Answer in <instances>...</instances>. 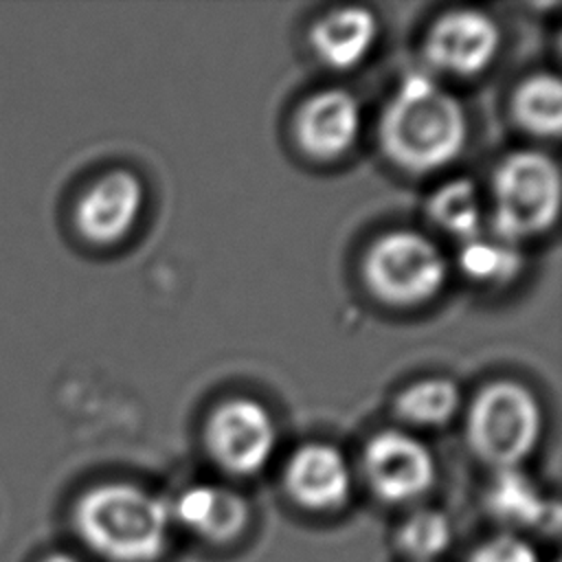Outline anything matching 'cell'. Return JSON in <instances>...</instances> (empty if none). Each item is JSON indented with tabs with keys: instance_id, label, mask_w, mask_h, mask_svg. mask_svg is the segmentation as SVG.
Segmentation results:
<instances>
[{
	"instance_id": "e0dca14e",
	"label": "cell",
	"mask_w": 562,
	"mask_h": 562,
	"mask_svg": "<svg viewBox=\"0 0 562 562\" xmlns=\"http://www.w3.org/2000/svg\"><path fill=\"white\" fill-rule=\"evenodd\" d=\"M428 215L443 233L461 241L481 235L483 204L476 184L468 178L443 182L428 200Z\"/></svg>"
},
{
	"instance_id": "9a60e30c",
	"label": "cell",
	"mask_w": 562,
	"mask_h": 562,
	"mask_svg": "<svg viewBox=\"0 0 562 562\" xmlns=\"http://www.w3.org/2000/svg\"><path fill=\"white\" fill-rule=\"evenodd\" d=\"M520 244L498 235H476L463 241L459 252L461 272L479 285H507L522 270Z\"/></svg>"
},
{
	"instance_id": "5b68a950",
	"label": "cell",
	"mask_w": 562,
	"mask_h": 562,
	"mask_svg": "<svg viewBox=\"0 0 562 562\" xmlns=\"http://www.w3.org/2000/svg\"><path fill=\"white\" fill-rule=\"evenodd\" d=\"M362 277L378 301L391 307H415L443 290L448 261L426 235L391 231L367 250Z\"/></svg>"
},
{
	"instance_id": "3957f363",
	"label": "cell",
	"mask_w": 562,
	"mask_h": 562,
	"mask_svg": "<svg viewBox=\"0 0 562 562\" xmlns=\"http://www.w3.org/2000/svg\"><path fill=\"white\" fill-rule=\"evenodd\" d=\"M560 211V169L536 149L507 154L492 180L494 235L520 244L547 233Z\"/></svg>"
},
{
	"instance_id": "8fae6325",
	"label": "cell",
	"mask_w": 562,
	"mask_h": 562,
	"mask_svg": "<svg viewBox=\"0 0 562 562\" xmlns=\"http://www.w3.org/2000/svg\"><path fill=\"white\" fill-rule=\"evenodd\" d=\"M285 487L307 509H338L351 490V472L345 454L329 443L301 446L288 461Z\"/></svg>"
},
{
	"instance_id": "52a82bcc",
	"label": "cell",
	"mask_w": 562,
	"mask_h": 562,
	"mask_svg": "<svg viewBox=\"0 0 562 562\" xmlns=\"http://www.w3.org/2000/svg\"><path fill=\"white\" fill-rule=\"evenodd\" d=\"M501 46L498 24L479 9L441 13L424 40L426 61L450 77H474L496 57Z\"/></svg>"
},
{
	"instance_id": "2e32d148",
	"label": "cell",
	"mask_w": 562,
	"mask_h": 562,
	"mask_svg": "<svg viewBox=\"0 0 562 562\" xmlns=\"http://www.w3.org/2000/svg\"><path fill=\"white\" fill-rule=\"evenodd\" d=\"M512 114L533 136H558L562 127V86L555 75L540 72L518 86Z\"/></svg>"
},
{
	"instance_id": "9c48e42d",
	"label": "cell",
	"mask_w": 562,
	"mask_h": 562,
	"mask_svg": "<svg viewBox=\"0 0 562 562\" xmlns=\"http://www.w3.org/2000/svg\"><path fill=\"white\" fill-rule=\"evenodd\" d=\"M143 182L127 169L97 178L75 206L79 235L94 246H112L130 235L143 211Z\"/></svg>"
},
{
	"instance_id": "6da1fadb",
	"label": "cell",
	"mask_w": 562,
	"mask_h": 562,
	"mask_svg": "<svg viewBox=\"0 0 562 562\" xmlns=\"http://www.w3.org/2000/svg\"><path fill=\"white\" fill-rule=\"evenodd\" d=\"M382 154L397 169L422 176L448 167L468 140V116L454 94L428 72H411L378 123Z\"/></svg>"
},
{
	"instance_id": "7c38bea8",
	"label": "cell",
	"mask_w": 562,
	"mask_h": 562,
	"mask_svg": "<svg viewBox=\"0 0 562 562\" xmlns=\"http://www.w3.org/2000/svg\"><path fill=\"white\" fill-rule=\"evenodd\" d=\"M378 18L367 7H338L321 15L310 42L316 57L334 70H351L367 59L378 40Z\"/></svg>"
},
{
	"instance_id": "ac0fdd59",
	"label": "cell",
	"mask_w": 562,
	"mask_h": 562,
	"mask_svg": "<svg viewBox=\"0 0 562 562\" xmlns=\"http://www.w3.org/2000/svg\"><path fill=\"white\" fill-rule=\"evenodd\" d=\"M461 393L448 378H426L404 389L395 400L402 422L417 428L446 426L459 411Z\"/></svg>"
},
{
	"instance_id": "30bf717a",
	"label": "cell",
	"mask_w": 562,
	"mask_h": 562,
	"mask_svg": "<svg viewBox=\"0 0 562 562\" xmlns=\"http://www.w3.org/2000/svg\"><path fill=\"white\" fill-rule=\"evenodd\" d=\"M362 127L358 99L342 88H327L312 94L296 114V143L305 156L331 162L345 156Z\"/></svg>"
},
{
	"instance_id": "4fadbf2b",
	"label": "cell",
	"mask_w": 562,
	"mask_h": 562,
	"mask_svg": "<svg viewBox=\"0 0 562 562\" xmlns=\"http://www.w3.org/2000/svg\"><path fill=\"white\" fill-rule=\"evenodd\" d=\"M176 516L198 536L213 542L237 538L248 522V503L222 485H193L176 503Z\"/></svg>"
},
{
	"instance_id": "ffe728a7",
	"label": "cell",
	"mask_w": 562,
	"mask_h": 562,
	"mask_svg": "<svg viewBox=\"0 0 562 562\" xmlns=\"http://www.w3.org/2000/svg\"><path fill=\"white\" fill-rule=\"evenodd\" d=\"M470 562H538V555L522 538L498 536L479 547Z\"/></svg>"
},
{
	"instance_id": "d6986e66",
	"label": "cell",
	"mask_w": 562,
	"mask_h": 562,
	"mask_svg": "<svg viewBox=\"0 0 562 562\" xmlns=\"http://www.w3.org/2000/svg\"><path fill=\"white\" fill-rule=\"evenodd\" d=\"M450 538L452 529L448 518L435 509L415 512L400 529L402 549L422 562L443 553L450 544Z\"/></svg>"
},
{
	"instance_id": "8992f818",
	"label": "cell",
	"mask_w": 562,
	"mask_h": 562,
	"mask_svg": "<svg viewBox=\"0 0 562 562\" xmlns=\"http://www.w3.org/2000/svg\"><path fill=\"white\" fill-rule=\"evenodd\" d=\"M206 448L213 461L235 474L252 476L270 461L277 446V424L255 400L233 397L220 404L206 422Z\"/></svg>"
},
{
	"instance_id": "ba28073f",
	"label": "cell",
	"mask_w": 562,
	"mask_h": 562,
	"mask_svg": "<svg viewBox=\"0 0 562 562\" xmlns=\"http://www.w3.org/2000/svg\"><path fill=\"white\" fill-rule=\"evenodd\" d=\"M364 474L375 494L389 503L422 496L435 483L430 450L402 430H382L364 448Z\"/></svg>"
},
{
	"instance_id": "277c9868",
	"label": "cell",
	"mask_w": 562,
	"mask_h": 562,
	"mask_svg": "<svg viewBox=\"0 0 562 562\" xmlns=\"http://www.w3.org/2000/svg\"><path fill=\"white\" fill-rule=\"evenodd\" d=\"M465 432L479 459L498 470L516 468L540 439L542 411L527 386L498 380L472 400Z\"/></svg>"
},
{
	"instance_id": "7a4b0ae2",
	"label": "cell",
	"mask_w": 562,
	"mask_h": 562,
	"mask_svg": "<svg viewBox=\"0 0 562 562\" xmlns=\"http://www.w3.org/2000/svg\"><path fill=\"white\" fill-rule=\"evenodd\" d=\"M81 540L112 562H151L160 558L169 533L167 505L127 483L88 490L72 512Z\"/></svg>"
},
{
	"instance_id": "5bb4252c",
	"label": "cell",
	"mask_w": 562,
	"mask_h": 562,
	"mask_svg": "<svg viewBox=\"0 0 562 562\" xmlns=\"http://www.w3.org/2000/svg\"><path fill=\"white\" fill-rule=\"evenodd\" d=\"M487 505L494 516L518 527L542 525L549 514L558 516L555 505H549L533 481L516 468L498 470L487 490Z\"/></svg>"
},
{
	"instance_id": "44dd1931",
	"label": "cell",
	"mask_w": 562,
	"mask_h": 562,
	"mask_svg": "<svg viewBox=\"0 0 562 562\" xmlns=\"http://www.w3.org/2000/svg\"><path fill=\"white\" fill-rule=\"evenodd\" d=\"M44 562H79V560L72 555H66V553H55V555H48Z\"/></svg>"
}]
</instances>
